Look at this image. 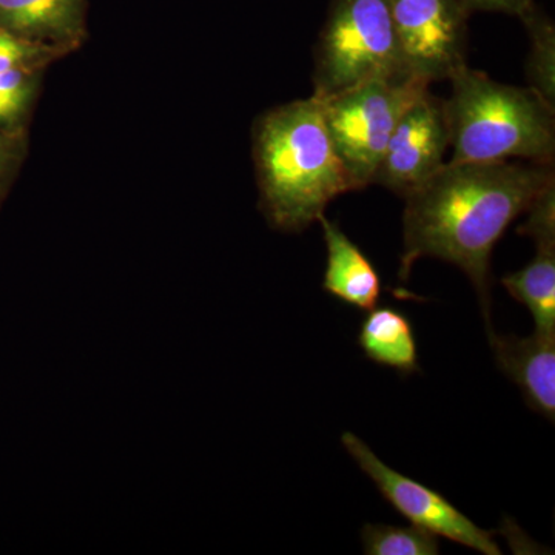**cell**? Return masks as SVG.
I'll use <instances>...</instances> for the list:
<instances>
[{
	"mask_svg": "<svg viewBox=\"0 0 555 555\" xmlns=\"http://www.w3.org/2000/svg\"><path fill=\"white\" fill-rule=\"evenodd\" d=\"M358 346L369 360L393 369L403 377L418 372L414 326L401 310L389 306L369 310V315L360 324Z\"/></svg>",
	"mask_w": 555,
	"mask_h": 555,
	"instance_id": "obj_12",
	"label": "cell"
},
{
	"mask_svg": "<svg viewBox=\"0 0 555 555\" xmlns=\"http://www.w3.org/2000/svg\"><path fill=\"white\" fill-rule=\"evenodd\" d=\"M554 178V166L534 163H444L403 198L398 278L408 281L420 258L456 266L476 288L491 334L492 251L514 219Z\"/></svg>",
	"mask_w": 555,
	"mask_h": 555,
	"instance_id": "obj_1",
	"label": "cell"
},
{
	"mask_svg": "<svg viewBox=\"0 0 555 555\" xmlns=\"http://www.w3.org/2000/svg\"><path fill=\"white\" fill-rule=\"evenodd\" d=\"M0 28L67 53L86 39L87 0H0Z\"/></svg>",
	"mask_w": 555,
	"mask_h": 555,
	"instance_id": "obj_10",
	"label": "cell"
},
{
	"mask_svg": "<svg viewBox=\"0 0 555 555\" xmlns=\"http://www.w3.org/2000/svg\"><path fill=\"white\" fill-rule=\"evenodd\" d=\"M429 86L418 76L398 73L366 80L321 101L332 144L352 190L374 184L398 120Z\"/></svg>",
	"mask_w": 555,
	"mask_h": 555,
	"instance_id": "obj_5",
	"label": "cell"
},
{
	"mask_svg": "<svg viewBox=\"0 0 555 555\" xmlns=\"http://www.w3.org/2000/svg\"><path fill=\"white\" fill-rule=\"evenodd\" d=\"M449 147L451 134L444 100L426 90L398 120L374 184L404 198L443 167Z\"/></svg>",
	"mask_w": 555,
	"mask_h": 555,
	"instance_id": "obj_8",
	"label": "cell"
},
{
	"mask_svg": "<svg viewBox=\"0 0 555 555\" xmlns=\"http://www.w3.org/2000/svg\"><path fill=\"white\" fill-rule=\"evenodd\" d=\"M463 3L470 14L477 13V11L505 13L516 16L518 20H521L535 7L534 0H463Z\"/></svg>",
	"mask_w": 555,
	"mask_h": 555,
	"instance_id": "obj_18",
	"label": "cell"
},
{
	"mask_svg": "<svg viewBox=\"0 0 555 555\" xmlns=\"http://www.w3.org/2000/svg\"><path fill=\"white\" fill-rule=\"evenodd\" d=\"M254 158L259 208L280 232H302L332 201L352 192L317 98L262 115L255 126Z\"/></svg>",
	"mask_w": 555,
	"mask_h": 555,
	"instance_id": "obj_2",
	"label": "cell"
},
{
	"mask_svg": "<svg viewBox=\"0 0 555 555\" xmlns=\"http://www.w3.org/2000/svg\"><path fill=\"white\" fill-rule=\"evenodd\" d=\"M398 73L409 72L401 61L390 0H331L313 51L312 96L328 100Z\"/></svg>",
	"mask_w": 555,
	"mask_h": 555,
	"instance_id": "obj_4",
	"label": "cell"
},
{
	"mask_svg": "<svg viewBox=\"0 0 555 555\" xmlns=\"http://www.w3.org/2000/svg\"><path fill=\"white\" fill-rule=\"evenodd\" d=\"M318 222L323 229L327 248L323 291L350 308H377L382 297V278L371 259L326 215H321Z\"/></svg>",
	"mask_w": 555,
	"mask_h": 555,
	"instance_id": "obj_11",
	"label": "cell"
},
{
	"mask_svg": "<svg viewBox=\"0 0 555 555\" xmlns=\"http://www.w3.org/2000/svg\"><path fill=\"white\" fill-rule=\"evenodd\" d=\"M503 287L534 318L535 332L555 334V247H535L526 268L502 278Z\"/></svg>",
	"mask_w": 555,
	"mask_h": 555,
	"instance_id": "obj_13",
	"label": "cell"
},
{
	"mask_svg": "<svg viewBox=\"0 0 555 555\" xmlns=\"http://www.w3.org/2000/svg\"><path fill=\"white\" fill-rule=\"evenodd\" d=\"M361 542L366 555H437V535L418 526L364 525Z\"/></svg>",
	"mask_w": 555,
	"mask_h": 555,
	"instance_id": "obj_15",
	"label": "cell"
},
{
	"mask_svg": "<svg viewBox=\"0 0 555 555\" xmlns=\"http://www.w3.org/2000/svg\"><path fill=\"white\" fill-rule=\"evenodd\" d=\"M444 100L454 150L451 163H526L554 166L555 108L531 89L507 86L463 64L449 75Z\"/></svg>",
	"mask_w": 555,
	"mask_h": 555,
	"instance_id": "obj_3",
	"label": "cell"
},
{
	"mask_svg": "<svg viewBox=\"0 0 555 555\" xmlns=\"http://www.w3.org/2000/svg\"><path fill=\"white\" fill-rule=\"evenodd\" d=\"M341 443L347 454L374 481L386 502L396 507L412 525L481 554L503 553L492 532L474 524L440 492L387 466L356 434H343Z\"/></svg>",
	"mask_w": 555,
	"mask_h": 555,
	"instance_id": "obj_6",
	"label": "cell"
},
{
	"mask_svg": "<svg viewBox=\"0 0 555 555\" xmlns=\"http://www.w3.org/2000/svg\"><path fill=\"white\" fill-rule=\"evenodd\" d=\"M401 61L411 75L433 83L466 64L463 0H390Z\"/></svg>",
	"mask_w": 555,
	"mask_h": 555,
	"instance_id": "obj_7",
	"label": "cell"
},
{
	"mask_svg": "<svg viewBox=\"0 0 555 555\" xmlns=\"http://www.w3.org/2000/svg\"><path fill=\"white\" fill-rule=\"evenodd\" d=\"M16 142L13 141V138L5 137L0 131V195H2L3 182H5L10 167L16 163Z\"/></svg>",
	"mask_w": 555,
	"mask_h": 555,
	"instance_id": "obj_19",
	"label": "cell"
},
{
	"mask_svg": "<svg viewBox=\"0 0 555 555\" xmlns=\"http://www.w3.org/2000/svg\"><path fill=\"white\" fill-rule=\"evenodd\" d=\"M39 65L0 72V127H13L27 113L40 78Z\"/></svg>",
	"mask_w": 555,
	"mask_h": 555,
	"instance_id": "obj_16",
	"label": "cell"
},
{
	"mask_svg": "<svg viewBox=\"0 0 555 555\" xmlns=\"http://www.w3.org/2000/svg\"><path fill=\"white\" fill-rule=\"evenodd\" d=\"M520 21L524 22L529 38V53L525 65L528 89L555 108L554 22L542 10L537 9V5Z\"/></svg>",
	"mask_w": 555,
	"mask_h": 555,
	"instance_id": "obj_14",
	"label": "cell"
},
{
	"mask_svg": "<svg viewBox=\"0 0 555 555\" xmlns=\"http://www.w3.org/2000/svg\"><path fill=\"white\" fill-rule=\"evenodd\" d=\"M525 214L528 218L517 229L518 235L534 241L535 247H555V178L537 193Z\"/></svg>",
	"mask_w": 555,
	"mask_h": 555,
	"instance_id": "obj_17",
	"label": "cell"
},
{
	"mask_svg": "<svg viewBox=\"0 0 555 555\" xmlns=\"http://www.w3.org/2000/svg\"><path fill=\"white\" fill-rule=\"evenodd\" d=\"M500 371L524 393L535 414L555 420V334L534 332L531 337L488 335Z\"/></svg>",
	"mask_w": 555,
	"mask_h": 555,
	"instance_id": "obj_9",
	"label": "cell"
}]
</instances>
